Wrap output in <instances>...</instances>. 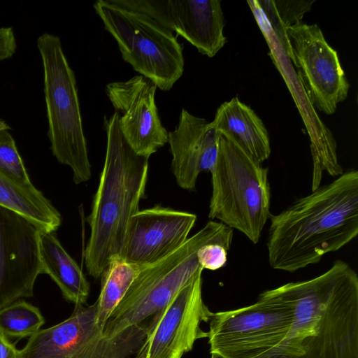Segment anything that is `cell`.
I'll use <instances>...</instances> for the list:
<instances>
[{
    "label": "cell",
    "instance_id": "3957f363",
    "mask_svg": "<svg viewBox=\"0 0 358 358\" xmlns=\"http://www.w3.org/2000/svg\"><path fill=\"white\" fill-rule=\"evenodd\" d=\"M106 157L91 212L85 250L89 275L101 277L109 263L121 259L131 217L139 210L148 178V158L137 155L123 136L119 113L105 117Z\"/></svg>",
    "mask_w": 358,
    "mask_h": 358
},
{
    "label": "cell",
    "instance_id": "603a6c76",
    "mask_svg": "<svg viewBox=\"0 0 358 358\" xmlns=\"http://www.w3.org/2000/svg\"><path fill=\"white\" fill-rule=\"evenodd\" d=\"M0 171L19 182L31 183L14 138L7 131H0Z\"/></svg>",
    "mask_w": 358,
    "mask_h": 358
},
{
    "label": "cell",
    "instance_id": "ac0fdd59",
    "mask_svg": "<svg viewBox=\"0 0 358 358\" xmlns=\"http://www.w3.org/2000/svg\"><path fill=\"white\" fill-rule=\"evenodd\" d=\"M38 250L43 273L50 276L64 298L75 305L85 304L90 294V283L55 232H41Z\"/></svg>",
    "mask_w": 358,
    "mask_h": 358
},
{
    "label": "cell",
    "instance_id": "9c48e42d",
    "mask_svg": "<svg viewBox=\"0 0 358 358\" xmlns=\"http://www.w3.org/2000/svg\"><path fill=\"white\" fill-rule=\"evenodd\" d=\"M96 312V301L75 305L67 319L30 336L19 358H129L135 354L147 326L133 325L108 337L97 324Z\"/></svg>",
    "mask_w": 358,
    "mask_h": 358
},
{
    "label": "cell",
    "instance_id": "7c38bea8",
    "mask_svg": "<svg viewBox=\"0 0 358 358\" xmlns=\"http://www.w3.org/2000/svg\"><path fill=\"white\" fill-rule=\"evenodd\" d=\"M146 14L184 38L202 55L213 57L227 43L220 0H112Z\"/></svg>",
    "mask_w": 358,
    "mask_h": 358
},
{
    "label": "cell",
    "instance_id": "9a60e30c",
    "mask_svg": "<svg viewBox=\"0 0 358 358\" xmlns=\"http://www.w3.org/2000/svg\"><path fill=\"white\" fill-rule=\"evenodd\" d=\"M194 213L157 205L139 210L130 219L122 259L144 266L180 248L194 226Z\"/></svg>",
    "mask_w": 358,
    "mask_h": 358
},
{
    "label": "cell",
    "instance_id": "7a4b0ae2",
    "mask_svg": "<svg viewBox=\"0 0 358 358\" xmlns=\"http://www.w3.org/2000/svg\"><path fill=\"white\" fill-rule=\"evenodd\" d=\"M268 260L275 270L294 272L318 263L358 234V172L350 169L271 215Z\"/></svg>",
    "mask_w": 358,
    "mask_h": 358
},
{
    "label": "cell",
    "instance_id": "d4e9b609",
    "mask_svg": "<svg viewBox=\"0 0 358 358\" xmlns=\"http://www.w3.org/2000/svg\"><path fill=\"white\" fill-rule=\"evenodd\" d=\"M17 48L16 38L11 27L0 28V62L9 59Z\"/></svg>",
    "mask_w": 358,
    "mask_h": 358
},
{
    "label": "cell",
    "instance_id": "8fae6325",
    "mask_svg": "<svg viewBox=\"0 0 358 358\" xmlns=\"http://www.w3.org/2000/svg\"><path fill=\"white\" fill-rule=\"evenodd\" d=\"M201 274L154 315L135 358H182L196 340L208 337L201 324L208 322L213 313L203 301Z\"/></svg>",
    "mask_w": 358,
    "mask_h": 358
},
{
    "label": "cell",
    "instance_id": "4fadbf2b",
    "mask_svg": "<svg viewBox=\"0 0 358 358\" xmlns=\"http://www.w3.org/2000/svg\"><path fill=\"white\" fill-rule=\"evenodd\" d=\"M41 231L0 206V309L33 296L36 279L43 273L38 250Z\"/></svg>",
    "mask_w": 358,
    "mask_h": 358
},
{
    "label": "cell",
    "instance_id": "d6986e66",
    "mask_svg": "<svg viewBox=\"0 0 358 358\" xmlns=\"http://www.w3.org/2000/svg\"><path fill=\"white\" fill-rule=\"evenodd\" d=\"M0 206L25 217L43 231L55 232L60 213L32 183L19 182L0 171Z\"/></svg>",
    "mask_w": 358,
    "mask_h": 358
},
{
    "label": "cell",
    "instance_id": "6da1fadb",
    "mask_svg": "<svg viewBox=\"0 0 358 358\" xmlns=\"http://www.w3.org/2000/svg\"><path fill=\"white\" fill-rule=\"evenodd\" d=\"M294 317L285 338L255 358H358V275L336 260L322 274L281 286Z\"/></svg>",
    "mask_w": 358,
    "mask_h": 358
},
{
    "label": "cell",
    "instance_id": "cb8c5ba5",
    "mask_svg": "<svg viewBox=\"0 0 358 358\" xmlns=\"http://www.w3.org/2000/svg\"><path fill=\"white\" fill-rule=\"evenodd\" d=\"M231 243L226 242H210L202 245L196 255L199 265L203 269L217 270L225 266L228 251Z\"/></svg>",
    "mask_w": 358,
    "mask_h": 358
},
{
    "label": "cell",
    "instance_id": "7402d4cb",
    "mask_svg": "<svg viewBox=\"0 0 358 358\" xmlns=\"http://www.w3.org/2000/svg\"><path fill=\"white\" fill-rule=\"evenodd\" d=\"M45 323L39 309L25 301H17L0 309V331L7 337H30Z\"/></svg>",
    "mask_w": 358,
    "mask_h": 358
},
{
    "label": "cell",
    "instance_id": "e0dca14e",
    "mask_svg": "<svg viewBox=\"0 0 358 358\" xmlns=\"http://www.w3.org/2000/svg\"><path fill=\"white\" fill-rule=\"evenodd\" d=\"M210 124L257 162L262 163L270 157L269 136L264 122L238 97L222 103Z\"/></svg>",
    "mask_w": 358,
    "mask_h": 358
},
{
    "label": "cell",
    "instance_id": "52a82bcc",
    "mask_svg": "<svg viewBox=\"0 0 358 358\" xmlns=\"http://www.w3.org/2000/svg\"><path fill=\"white\" fill-rule=\"evenodd\" d=\"M93 8L115 39L122 57L162 91L170 90L182 76V45L172 32L145 13L98 0Z\"/></svg>",
    "mask_w": 358,
    "mask_h": 358
},
{
    "label": "cell",
    "instance_id": "8992f818",
    "mask_svg": "<svg viewBox=\"0 0 358 358\" xmlns=\"http://www.w3.org/2000/svg\"><path fill=\"white\" fill-rule=\"evenodd\" d=\"M37 47L43 63L51 150L59 163L71 168L76 184L87 182L92 176V166L75 74L57 36L41 34Z\"/></svg>",
    "mask_w": 358,
    "mask_h": 358
},
{
    "label": "cell",
    "instance_id": "5b68a950",
    "mask_svg": "<svg viewBox=\"0 0 358 358\" xmlns=\"http://www.w3.org/2000/svg\"><path fill=\"white\" fill-rule=\"evenodd\" d=\"M210 172L208 217L257 243L271 215L268 168L221 135L217 159Z\"/></svg>",
    "mask_w": 358,
    "mask_h": 358
},
{
    "label": "cell",
    "instance_id": "ba28073f",
    "mask_svg": "<svg viewBox=\"0 0 358 358\" xmlns=\"http://www.w3.org/2000/svg\"><path fill=\"white\" fill-rule=\"evenodd\" d=\"M294 317V303L281 286L262 292L248 306L213 313L210 353L221 358L257 357L285 338Z\"/></svg>",
    "mask_w": 358,
    "mask_h": 358
},
{
    "label": "cell",
    "instance_id": "277c9868",
    "mask_svg": "<svg viewBox=\"0 0 358 358\" xmlns=\"http://www.w3.org/2000/svg\"><path fill=\"white\" fill-rule=\"evenodd\" d=\"M233 229L210 220L177 250L142 267L122 301L108 318L103 333L113 337L165 307L199 272L203 271L196 252L210 242L232 243Z\"/></svg>",
    "mask_w": 358,
    "mask_h": 358
},
{
    "label": "cell",
    "instance_id": "44dd1931",
    "mask_svg": "<svg viewBox=\"0 0 358 358\" xmlns=\"http://www.w3.org/2000/svg\"><path fill=\"white\" fill-rule=\"evenodd\" d=\"M253 3L262 10L268 21L274 34L288 57L290 49L287 36L289 27L301 22L304 14L308 12L313 1H255Z\"/></svg>",
    "mask_w": 358,
    "mask_h": 358
},
{
    "label": "cell",
    "instance_id": "30bf717a",
    "mask_svg": "<svg viewBox=\"0 0 358 358\" xmlns=\"http://www.w3.org/2000/svg\"><path fill=\"white\" fill-rule=\"evenodd\" d=\"M289 58L311 104L331 115L348 96L350 85L336 50L316 24L299 22L287 30Z\"/></svg>",
    "mask_w": 358,
    "mask_h": 358
},
{
    "label": "cell",
    "instance_id": "484cf974",
    "mask_svg": "<svg viewBox=\"0 0 358 358\" xmlns=\"http://www.w3.org/2000/svg\"><path fill=\"white\" fill-rule=\"evenodd\" d=\"M0 358H19V350L0 331Z\"/></svg>",
    "mask_w": 358,
    "mask_h": 358
},
{
    "label": "cell",
    "instance_id": "ffe728a7",
    "mask_svg": "<svg viewBox=\"0 0 358 358\" xmlns=\"http://www.w3.org/2000/svg\"><path fill=\"white\" fill-rule=\"evenodd\" d=\"M143 266L115 259L101 275V291L96 301V322L103 331L113 310L122 301Z\"/></svg>",
    "mask_w": 358,
    "mask_h": 358
},
{
    "label": "cell",
    "instance_id": "2e32d148",
    "mask_svg": "<svg viewBox=\"0 0 358 358\" xmlns=\"http://www.w3.org/2000/svg\"><path fill=\"white\" fill-rule=\"evenodd\" d=\"M220 136L210 122L182 109L178 124L169 132L168 140L172 155L171 171L180 188L194 189L199 174L211 171Z\"/></svg>",
    "mask_w": 358,
    "mask_h": 358
},
{
    "label": "cell",
    "instance_id": "4316f807",
    "mask_svg": "<svg viewBox=\"0 0 358 358\" xmlns=\"http://www.w3.org/2000/svg\"><path fill=\"white\" fill-rule=\"evenodd\" d=\"M10 129V127L7 124L6 122L2 120H0V131H7Z\"/></svg>",
    "mask_w": 358,
    "mask_h": 358
},
{
    "label": "cell",
    "instance_id": "5bb4252c",
    "mask_svg": "<svg viewBox=\"0 0 358 358\" xmlns=\"http://www.w3.org/2000/svg\"><path fill=\"white\" fill-rule=\"evenodd\" d=\"M157 87L136 75L126 81L106 85L105 90L119 115L121 131L132 150L149 157L168 143L169 132L162 125L155 103Z\"/></svg>",
    "mask_w": 358,
    "mask_h": 358
}]
</instances>
